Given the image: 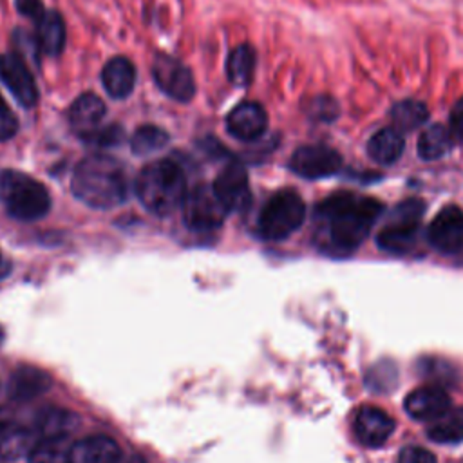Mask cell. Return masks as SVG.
<instances>
[{
  "instance_id": "ba28073f",
  "label": "cell",
  "mask_w": 463,
  "mask_h": 463,
  "mask_svg": "<svg viewBox=\"0 0 463 463\" xmlns=\"http://www.w3.org/2000/svg\"><path fill=\"white\" fill-rule=\"evenodd\" d=\"M152 76L156 85L179 103H188L195 96V81L190 69L174 56L159 54L152 61Z\"/></svg>"
},
{
  "instance_id": "52a82bcc",
  "label": "cell",
  "mask_w": 463,
  "mask_h": 463,
  "mask_svg": "<svg viewBox=\"0 0 463 463\" xmlns=\"http://www.w3.org/2000/svg\"><path fill=\"white\" fill-rule=\"evenodd\" d=\"M181 210L186 228L199 233L219 230L228 213L224 204L215 195L213 188L208 184H197L190 192H186Z\"/></svg>"
},
{
  "instance_id": "4fadbf2b",
  "label": "cell",
  "mask_w": 463,
  "mask_h": 463,
  "mask_svg": "<svg viewBox=\"0 0 463 463\" xmlns=\"http://www.w3.org/2000/svg\"><path fill=\"white\" fill-rule=\"evenodd\" d=\"M353 430L362 445L380 447L394 430V420L374 405H364L353 418Z\"/></svg>"
},
{
  "instance_id": "8992f818",
  "label": "cell",
  "mask_w": 463,
  "mask_h": 463,
  "mask_svg": "<svg viewBox=\"0 0 463 463\" xmlns=\"http://www.w3.org/2000/svg\"><path fill=\"white\" fill-rule=\"evenodd\" d=\"M425 212L423 201L411 197L402 201L392 208V213L387 224L378 232L376 242L383 251L403 255L407 253L414 242L420 230V222Z\"/></svg>"
},
{
  "instance_id": "8fae6325",
  "label": "cell",
  "mask_w": 463,
  "mask_h": 463,
  "mask_svg": "<svg viewBox=\"0 0 463 463\" xmlns=\"http://www.w3.org/2000/svg\"><path fill=\"white\" fill-rule=\"evenodd\" d=\"M212 188L228 212H242L250 206L251 192L248 174L239 161L228 163L215 177Z\"/></svg>"
},
{
  "instance_id": "2e32d148",
  "label": "cell",
  "mask_w": 463,
  "mask_h": 463,
  "mask_svg": "<svg viewBox=\"0 0 463 463\" xmlns=\"http://www.w3.org/2000/svg\"><path fill=\"white\" fill-rule=\"evenodd\" d=\"M103 116H105V103L94 92L80 94L67 110L69 125L80 137L98 128Z\"/></svg>"
},
{
  "instance_id": "1f68e13d",
  "label": "cell",
  "mask_w": 463,
  "mask_h": 463,
  "mask_svg": "<svg viewBox=\"0 0 463 463\" xmlns=\"http://www.w3.org/2000/svg\"><path fill=\"white\" fill-rule=\"evenodd\" d=\"M16 132H18V119L0 94V141L11 139Z\"/></svg>"
},
{
  "instance_id": "d590c367",
  "label": "cell",
  "mask_w": 463,
  "mask_h": 463,
  "mask_svg": "<svg viewBox=\"0 0 463 463\" xmlns=\"http://www.w3.org/2000/svg\"><path fill=\"white\" fill-rule=\"evenodd\" d=\"M11 425H13V423H11L9 412H7L4 407H0V434H2L4 430H7Z\"/></svg>"
},
{
  "instance_id": "74e56055",
  "label": "cell",
  "mask_w": 463,
  "mask_h": 463,
  "mask_svg": "<svg viewBox=\"0 0 463 463\" xmlns=\"http://www.w3.org/2000/svg\"><path fill=\"white\" fill-rule=\"evenodd\" d=\"M2 340H4V329L0 327V344H2Z\"/></svg>"
},
{
  "instance_id": "5b68a950",
  "label": "cell",
  "mask_w": 463,
  "mask_h": 463,
  "mask_svg": "<svg viewBox=\"0 0 463 463\" xmlns=\"http://www.w3.org/2000/svg\"><path fill=\"white\" fill-rule=\"evenodd\" d=\"M306 217V204L295 190L273 194L259 215V235L266 241H282L300 228Z\"/></svg>"
},
{
  "instance_id": "cb8c5ba5",
  "label": "cell",
  "mask_w": 463,
  "mask_h": 463,
  "mask_svg": "<svg viewBox=\"0 0 463 463\" xmlns=\"http://www.w3.org/2000/svg\"><path fill=\"white\" fill-rule=\"evenodd\" d=\"M36 441L38 434L34 429L31 430L25 427L11 425L7 430L0 434V458L18 459L22 456H29Z\"/></svg>"
},
{
  "instance_id": "e575fe53",
  "label": "cell",
  "mask_w": 463,
  "mask_h": 463,
  "mask_svg": "<svg viewBox=\"0 0 463 463\" xmlns=\"http://www.w3.org/2000/svg\"><path fill=\"white\" fill-rule=\"evenodd\" d=\"M16 9L25 18H31L33 22H38L45 14V5L42 0H16Z\"/></svg>"
},
{
  "instance_id": "603a6c76",
  "label": "cell",
  "mask_w": 463,
  "mask_h": 463,
  "mask_svg": "<svg viewBox=\"0 0 463 463\" xmlns=\"http://www.w3.org/2000/svg\"><path fill=\"white\" fill-rule=\"evenodd\" d=\"M427 436L436 443L463 441V407H449L441 416L432 420L427 427Z\"/></svg>"
},
{
  "instance_id": "5bb4252c",
  "label": "cell",
  "mask_w": 463,
  "mask_h": 463,
  "mask_svg": "<svg viewBox=\"0 0 463 463\" xmlns=\"http://www.w3.org/2000/svg\"><path fill=\"white\" fill-rule=\"evenodd\" d=\"M228 132L241 141H255L268 128V114L257 101L239 103L226 118Z\"/></svg>"
},
{
  "instance_id": "6da1fadb",
  "label": "cell",
  "mask_w": 463,
  "mask_h": 463,
  "mask_svg": "<svg viewBox=\"0 0 463 463\" xmlns=\"http://www.w3.org/2000/svg\"><path fill=\"white\" fill-rule=\"evenodd\" d=\"M383 204L373 197L336 192L315 210L318 246L331 255L354 251L382 213Z\"/></svg>"
},
{
  "instance_id": "44dd1931",
  "label": "cell",
  "mask_w": 463,
  "mask_h": 463,
  "mask_svg": "<svg viewBox=\"0 0 463 463\" xmlns=\"http://www.w3.org/2000/svg\"><path fill=\"white\" fill-rule=\"evenodd\" d=\"M36 42L43 54L60 56L65 47V22L58 11H45V14L34 22Z\"/></svg>"
},
{
  "instance_id": "d4e9b609",
  "label": "cell",
  "mask_w": 463,
  "mask_h": 463,
  "mask_svg": "<svg viewBox=\"0 0 463 463\" xmlns=\"http://www.w3.org/2000/svg\"><path fill=\"white\" fill-rule=\"evenodd\" d=\"M255 49L248 43L237 45L226 61L228 80L237 87H248L255 71Z\"/></svg>"
},
{
  "instance_id": "4316f807",
  "label": "cell",
  "mask_w": 463,
  "mask_h": 463,
  "mask_svg": "<svg viewBox=\"0 0 463 463\" xmlns=\"http://www.w3.org/2000/svg\"><path fill=\"white\" fill-rule=\"evenodd\" d=\"M429 118V109L423 101L418 99H402L391 109L392 127L400 132H411L421 127Z\"/></svg>"
},
{
  "instance_id": "9c48e42d",
  "label": "cell",
  "mask_w": 463,
  "mask_h": 463,
  "mask_svg": "<svg viewBox=\"0 0 463 463\" xmlns=\"http://www.w3.org/2000/svg\"><path fill=\"white\" fill-rule=\"evenodd\" d=\"M342 166L340 154L326 145L298 146L291 159L289 168L304 179H324L336 174Z\"/></svg>"
},
{
  "instance_id": "ac0fdd59",
  "label": "cell",
  "mask_w": 463,
  "mask_h": 463,
  "mask_svg": "<svg viewBox=\"0 0 463 463\" xmlns=\"http://www.w3.org/2000/svg\"><path fill=\"white\" fill-rule=\"evenodd\" d=\"M101 83L107 94L114 99H125L136 85V67L125 56L110 58L101 71Z\"/></svg>"
},
{
  "instance_id": "d6a6232c",
  "label": "cell",
  "mask_w": 463,
  "mask_h": 463,
  "mask_svg": "<svg viewBox=\"0 0 463 463\" xmlns=\"http://www.w3.org/2000/svg\"><path fill=\"white\" fill-rule=\"evenodd\" d=\"M396 463H436V458L430 450H427L423 447L411 445V447L402 449Z\"/></svg>"
},
{
  "instance_id": "e0dca14e",
  "label": "cell",
  "mask_w": 463,
  "mask_h": 463,
  "mask_svg": "<svg viewBox=\"0 0 463 463\" xmlns=\"http://www.w3.org/2000/svg\"><path fill=\"white\" fill-rule=\"evenodd\" d=\"M121 450L118 443L105 436H87L71 447V463H119Z\"/></svg>"
},
{
  "instance_id": "484cf974",
  "label": "cell",
  "mask_w": 463,
  "mask_h": 463,
  "mask_svg": "<svg viewBox=\"0 0 463 463\" xmlns=\"http://www.w3.org/2000/svg\"><path fill=\"white\" fill-rule=\"evenodd\" d=\"M454 145V137L445 125H432L418 137V156L425 161H434L445 156Z\"/></svg>"
},
{
  "instance_id": "836d02e7",
  "label": "cell",
  "mask_w": 463,
  "mask_h": 463,
  "mask_svg": "<svg viewBox=\"0 0 463 463\" xmlns=\"http://www.w3.org/2000/svg\"><path fill=\"white\" fill-rule=\"evenodd\" d=\"M449 130L454 137V143L463 141V98L456 101L449 116Z\"/></svg>"
},
{
  "instance_id": "f546056e",
  "label": "cell",
  "mask_w": 463,
  "mask_h": 463,
  "mask_svg": "<svg viewBox=\"0 0 463 463\" xmlns=\"http://www.w3.org/2000/svg\"><path fill=\"white\" fill-rule=\"evenodd\" d=\"M125 137V132L119 125L116 123H110V125H105V127H98L94 128L90 134L83 136L81 139L89 145H96V146H116L123 141Z\"/></svg>"
},
{
  "instance_id": "4dcf8cb0",
  "label": "cell",
  "mask_w": 463,
  "mask_h": 463,
  "mask_svg": "<svg viewBox=\"0 0 463 463\" xmlns=\"http://www.w3.org/2000/svg\"><path fill=\"white\" fill-rule=\"evenodd\" d=\"M306 112L311 119H317V121H333L338 114V107H336V101L329 96H317L313 99L307 101V107H306Z\"/></svg>"
},
{
  "instance_id": "83f0119b",
  "label": "cell",
  "mask_w": 463,
  "mask_h": 463,
  "mask_svg": "<svg viewBox=\"0 0 463 463\" xmlns=\"http://www.w3.org/2000/svg\"><path fill=\"white\" fill-rule=\"evenodd\" d=\"M71 447L67 436L38 438L27 458L31 463H71Z\"/></svg>"
},
{
  "instance_id": "7a4b0ae2",
  "label": "cell",
  "mask_w": 463,
  "mask_h": 463,
  "mask_svg": "<svg viewBox=\"0 0 463 463\" xmlns=\"http://www.w3.org/2000/svg\"><path fill=\"white\" fill-rule=\"evenodd\" d=\"M76 199L96 210H109L127 199V175L121 163L105 154L81 159L71 179Z\"/></svg>"
},
{
  "instance_id": "ffe728a7",
  "label": "cell",
  "mask_w": 463,
  "mask_h": 463,
  "mask_svg": "<svg viewBox=\"0 0 463 463\" xmlns=\"http://www.w3.org/2000/svg\"><path fill=\"white\" fill-rule=\"evenodd\" d=\"M405 148L403 132H400L394 127L380 128L371 136L367 141V154L373 161L380 165H392L396 163Z\"/></svg>"
},
{
  "instance_id": "8d00e7d4",
  "label": "cell",
  "mask_w": 463,
  "mask_h": 463,
  "mask_svg": "<svg viewBox=\"0 0 463 463\" xmlns=\"http://www.w3.org/2000/svg\"><path fill=\"white\" fill-rule=\"evenodd\" d=\"M9 271H11V262H9V259H7V257L2 253V250H0V279L7 277Z\"/></svg>"
},
{
  "instance_id": "30bf717a",
  "label": "cell",
  "mask_w": 463,
  "mask_h": 463,
  "mask_svg": "<svg viewBox=\"0 0 463 463\" xmlns=\"http://www.w3.org/2000/svg\"><path fill=\"white\" fill-rule=\"evenodd\" d=\"M427 239L441 253H458L463 248V210L456 204L443 206L429 224Z\"/></svg>"
},
{
  "instance_id": "7402d4cb",
  "label": "cell",
  "mask_w": 463,
  "mask_h": 463,
  "mask_svg": "<svg viewBox=\"0 0 463 463\" xmlns=\"http://www.w3.org/2000/svg\"><path fill=\"white\" fill-rule=\"evenodd\" d=\"M80 423V418L65 409L47 407L43 409L38 418L34 430L38 438H54V436H71Z\"/></svg>"
},
{
  "instance_id": "3957f363",
  "label": "cell",
  "mask_w": 463,
  "mask_h": 463,
  "mask_svg": "<svg viewBox=\"0 0 463 463\" xmlns=\"http://www.w3.org/2000/svg\"><path fill=\"white\" fill-rule=\"evenodd\" d=\"M139 203L154 215L165 217L181 208L186 197L183 168L172 159H157L143 166L136 179Z\"/></svg>"
},
{
  "instance_id": "7c38bea8",
  "label": "cell",
  "mask_w": 463,
  "mask_h": 463,
  "mask_svg": "<svg viewBox=\"0 0 463 463\" xmlns=\"http://www.w3.org/2000/svg\"><path fill=\"white\" fill-rule=\"evenodd\" d=\"M0 80L16 98V101L31 109L38 103V89L34 78L18 52H7L0 56Z\"/></svg>"
},
{
  "instance_id": "d6986e66",
  "label": "cell",
  "mask_w": 463,
  "mask_h": 463,
  "mask_svg": "<svg viewBox=\"0 0 463 463\" xmlns=\"http://www.w3.org/2000/svg\"><path fill=\"white\" fill-rule=\"evenodd\" d=\"M51 387V376L31 365L18 367L9 380L7 392L13 400H31L42 392H45Z\"/></svg>"
},
{
  "instance_id": "f1b7e54d",
  "label": "cell",
  "mask_w": 463,
  "mask_h": 463,
  "mask_svg": "<svg viewBox=\"0 0 463 463\" xmlns=\"http://www.w3.org/2000/svg\"><path fill=\"white\" fill-rule=\"evenodd\" d=\"M168 139H170V136L161 127L141 125L136 128V132L130 139V148L137 156H146V154L161 150L168 143Z\"/></svg>"
},
{
  "instance_id": "277c9868",
  "label": "cell",
  "mask_w": 463,
  "mask_h": 463,
  "mask_svg": "<svg viewBox=\"0 0 463 463\" xmlns=\"http://www.w3.org/2000/svg\"><path fill=\"white\" fill-rule=\"evenodd\" d=\"M0 201L18 221H36L51 210L47 188L31 175L11 168L0 170Z\"/></svg>"
},
{
  "instance_id": "9a60e30c",
  "label": "cell",
  "mask_w": 463,
  "mask_h": 463,
  "mask_svg": "<svg viewBox=\"0 0 463 463\" xmlns=\"http://www.w3.org/2000/svg\"><path fill=\"white\" fill-rule=\"evenodd\" d=\"M403 407L411 418L432 421L450 407V398L443 387L432 383L411 391L403 402Z\"/></svg>"
}]
</instances>
